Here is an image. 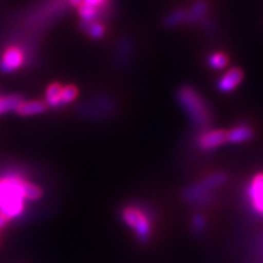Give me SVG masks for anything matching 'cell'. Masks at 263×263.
<instances>
[{
    "label": "cell",
    "mask_w": 263,
    "mask_h": 263,
    "mask_svg": "<svg viewBox=\"0 0 263 263\" xmlns=\"http://www.w3.org/2000/svg\"><path fill=\"white\" fill-rule=\"evenodd\" d=\"M77 9H78V16H80L81 21H84V22L95 21V20H98L99 15H100V9L93 8V6L81 4Z\"/></svg>",
    "instance_id": "obj_18"
},
{
    "label": "cell",
    "mask_w": 263,
    "mask_h": 263,
    "mask_svg": "<svg viewBox=\"0 0 263 263\" xmlns=\"http://www.w3.org/2000/svg\"><path fill=\"white\" fill-rule=\"evenodd\" d=\"M190 226H192V230L195 235H203L206 234L207 230V219L203 213H194L190 221Z\"/></svg>",
    "instance_id": "obj_16"
},
{
    "label": "cell",
    "mask_w": 263,
    "mask_h": 263,
    "mask_svg": "<svg viewBox=\"0 0 263 263\" xmlns=\"http://www.w3.org/2000/svg\"><path fill=\"white\" fill-rule=\"evenodd\" d=\"M207 11H209V4L205 0H197L194 3L185 15V24L195 25L197 22H201L206 17Z\"/></svg>",
    "instance_id": "obj_11"
},
{
    "label": "cell",
    "mask_w": 263,
    "mask_h": 263,
    "mask_svg": "<svg viewBox=\"0 0 263 263\" xmlns=\"http://www.w3.org/2000/svg\"><path fill=\"white\" fill-rule=\"evenodd\" d=\"M22 101V98L18 95H6L0 97V115H4L10 111H15L18 104Z\"/></svg>",
    "instance_id": "obj_15"
},
{
    "label": "cell",
    "mask_w": 263,
    "mask_h": 263,
    "mask_svg": "<svg viewBox=\"0 0 263 263\" xmlns=\"http://www.w3.org/2000/svg\"><path fill=\"white\" fill-rule=\"evenodd\" d=\"M226 132L222 129H210L202 133L197 139V146L203 151H212L226 144Z\"/></svg>",
    "instance_id": "obj_7"
},
{
    "label": "cell",
    "mask_w": 263,
    "mask_h": 263,
    "mask_svg": "<svg viewBox=\"0 0 263 263\" xmlns=\"http://www.w3.org/2000/svg\"><path fill=\"white\" fill-rule=\"evenodd\" d=\"M27 179L21 174L10 173L0 177V215L8 221L20 218L26 210Z\"/></svg>",
    "instance_id": "obj_1"
},
{
    "label": "cell",
    "mask_w": 263,
    "mask_h": 263,
    "mask_svg": "<svg viewBox=\"0 0 263 263\" xmlns=\"http://www.w3.org/2000/svg\"><path fill=\"white\" fill-rule=\"evenodd\" d=\"M248 197L255 213L263 216V173L257 174L250 183Z\"/></svg>",
    "instance_id": "obj_6"
},
{
    "label": "cell",
    "mask_w": 263,
    "mask_h": 263,
    "mask_svg": "<svg viewBox=\"0 0 263 263\" xmlns=\"http://www.w3.org/2000/svg\"><path fill=\"white\" fill-rule=\"evenodd\" d=\"M228 179L224 172H216L205 177L199 182L186 186L182 193V199L186 205L203 209L213 202V192L224 185Z\"/></svg>",
    "instance_id": "obj_4"
},
{
    "label": "cell",
    "mask_w": 263,
    "mask_h": 263,
    "mask_svg": "<svg viewBox=\"0 0 263 263\" xmlns=\"http://www.w3.org/2000/svg\"><path fill=\"white\" fill-rule=\"evenodd\" d=\"M229 59L226 54L223 52H213L207 59V65H209L210 68L216 71H221L223 68H226L228 66Z\"/></svg>",
    "instance_id": "obj_17"
},
{
    "label": "cell",
    "mask_w": 263,
    "mask_h": 263,
    "mask_svg": "<svg viewBox=\"0 0 263 263\" xmlns=\"http://www.w3.org/2000/svg\"><path fill=\"white\" fill-rule=\"evenodd\" d=\"M120 216L124 226L133 232L139 244H147L150 241L156 218L154 209L141 203H129L122 207Z\"/></svg>",
    "instance_id": "obj_2"
},
{
    "label": "cell",
    "mask_w": 263,
    "mask_h": 263,
    "mask_svg": "<svg viewBox=\"0 0 263 263\" xmlns=\"http://www.w3.org/2000/svg\"><path fill=\"white\" fill-rule=\"evenodd\" d=\"M80 28L91 39L104 38L105 33H106V28H105V26L101 24V22H99L98 20H95V21H90V22L81 21Z\"/></svg>",
    "instance_id": "obj_12"
},
{
    "label": "cell",
    "mask_w": 263,
    "mask_h": 263,
    "mask_svg": "<svg viewBox=\"0 0 263 263\" xmlns=\"http://www.w3.org/2000/svg\"><path fill=\"white\" fill-rule=\"evenodd\" d=\"M78 97V88L76 85H65L60 93V107L71 104Z\"/></svg>",
    "instance_id": "obj_19"
},
{
    "label": "cell",
    "mask_w": 263,
    "mask_h": 263,
    "mask_svg": "<svg viewBox=\"0 0 263 263\" xmlns=\"http://www.w3.org/2000/svg\"><path fill=\"white\" fill-rule=\"evenodd\" d=\"M242 78H244V72L240 70L239 67L230 68L218 81L217 89L221 93H230V91L235 90L238 88V85L242 82Z\"/></svg>",
    "instance_id": "obj_8"
},
{
    "label": "cell",
    "mask_w": 263,
    "mask_h": 263,
    "mask_svg": "<svg viewBox=\"0 0 263 263\" xmlns=\"http://www.w3.org/2000/svg\"><path fill=\"white\" fill-rule=\"evenodd\" d=\"M108 0H83L82 4L88 5V6H93V8H104L105 5H107Z\"/></svg>",
    "instance_id": "obj_20"
},
{
    "label": "cell",
    "mask_w": 263,
    "mask_h": 263,
    "mask_svg": "<svg viewBox=\"0 0 263 263\" xmlns=\"http://www.w3.org/2000/svg\"><path fill=\"white\" fill-rule=\"evenodd\" d=\"M62 85L60 83H52L47 88L45 91V104L48 107L60 108V93Z\"/></svg>",
    "instance_id": "obj_13"
},
{
    "label": "cell",
    "mask_w": 263,
    "mask_h": 263,
    "mask_svg": "<svg viewBox=\"0 0 263 263\" xmlns=\"http://www.w3.org/2000/svg\"><path fill=\"white\" fill-rule=\"evenodd\" d=\"M48 110V105L44 101L41 100H31V101H24L18 104L16 107L15 112L20 115V116H35V115H42Z\"/></svg>",
    "instance_id": "obj_10"
},
{
    "label": "cell",
    "mask_w": 263,
    "mask_h": 263,
    "mask_svg": "<svg viewBox=\"0 0 263 263\" xmlns=\"http://www.w3.org/2000/svg\"><path fill=\"white\" fill-rule=\"evenodd\" d=\"M185 15H186V10L184 9L173 10V11L170 12V14L166 16V18H164L163 21L164 27L173 28L184 24V22H185Z\"/></svg>",
    "instance_id": "obj_14"
},
{
    "label": "cell",
    "mask_w": 263,
    "mask_h": 263,
    "mask_svg": "<svg viewBox=\"0 0 263 263\" xmlns=\"http://www.w3.org/2000/svg\"><path fill=\"white\" fill-rule=\"evenodd\" d=\"M177 100L194 126L200 129H209L211 126V115L206 100L190 85H183L177 90Z\"/></svg>",
    "instance_id": "obj_3"
},
{
    "label": "cell",
    "mask_w": 263,
    "mask_h": 263,
    "mask_svg": "<svg viewBox=\"0 0 263 263\" xmlns=\"http://www.w3.org/2000/svg\"><path fill=\"white\" fill-rule=\"evenodd\" d=\"M254 138V130L248 124H240L226 132V140L230 144H241Z\"/></svg>",
    "instance_id": "obj_9"
},
{
    "label": "cell",
    "mask_w": 263,
    "mask_h": 263,
    "mask_svg": "<svg viewBox=\"0 0 263 263\" xmlns=\"http://www.w3.org/2000/svg\"><path fill=\"white\" fill-rule=\"evenodd\" d=\"M68 3H70V5L73 6V8H78V6L83 3V0H68Z\"/></svg>",
    "instance_id": "obj_21"
},
{
    "label": "cell",
    "mask_w": 263,
    "mask_h": 263,
    "mask_svg": "<svg viewBox=\"0 0 263 263\" xmlns=\"http://www.w3.org/2000/svg\"><path fill=\"white\" fill-rule=\"evenodd\" d=\"M25 52L18 47H10L6 49L0 61V70L4 73H11L17 71L25 62Z\"/></svg>",
    "instance_id": "obj_5"
}]
</instances>
